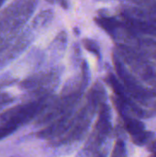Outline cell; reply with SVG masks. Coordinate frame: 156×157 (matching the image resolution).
I'll return each instance as SVG.
<instances>
[{
    "label": "cell",
    "instance_id": "obj_1",
    "mask_svg": "<svg viewBox=\"0 0 156 157\" xmlns=\"http://www.w3.org/2000/svg\"><path fill=\"white\" fill-rule=\"evenodd\" d=\"M37 5L38 0H14L0 12V52L16 40Z\"/></svg>",
    "mask_w": 156,
    "mask_h": 157
},
{
    "label": "cell",
    "instance_id": "obj_2",
    "mask_svg": "<svg viewBox=\"0 0 156 157\" xmlns=\"http://www.w3.org/2000/svg\"><path fill=\"white\" fill-rule=\"evenodd\" d=\"M51 102V97L46 96L12 107L0 114V125L11 124L17 128L25 125L39 116Z\"/></svg>",
    "mask_w": 156,
    "mask_h": 157
},
{
    "label": "cell",
    "instance_id": "obj_3",
    "mask_svg": "<svg viewBox=\"0 0 156 157\" xmlns=\"http://www.w3.org/2000/svg\"><path fill=\"white\" fill-rule=\"evenodd\" d=\"M60 75L61 71L58 68L39 72L22 80L19 83V87L29 91L32 97H36L35 99L46 97L57 86Z\"/></svg>",
    "mask_w": 156,
    "mask_h": 157
},
{
    "label": "cell",
    "instance_id": "obj_4",
    "mask_svg": "<svg viewBox=\"0 0 156 157\" xmlns=\"http://www.w3.org/2000/svg\"><path fill=\"white\" fill-rule=\"evenodd\" d=\"M36 32H39V30L30 24L26 30L21 32L19 36L13 40L12 43L0 52V69L9 64L28 48L35 39Z\"/></svg>",
    "mask_w": 156,
    "mask_h": 157
},
{
    "label": "cell",
    "instance_id": "obj_5",
    "mask_svg": "<svg viewBox=\"0 0 156 157\" xmlns=\"http://www.w3.org/2000/svg\"><path fill=\"white\" fill-rule=\"evenodd\" d=\"M125 24H127L134 31L139 30L143 33L156 36V20L136 18L132 16L122 14Z\"/></svg>",
    "mask_w": 156,
    "mask_h": 157
},
{
    "label": "cell",
    "instance_id": "obj_6",
    "mask_svg": "<svg viewBox=\"0 0 156 157\" xmlns=\"http://www.w3.org/2000/svg\"><path fill=\"white\" fill-rule=\"evenodd\" d=\"M67 34L65 31L58 33L48 48L49 63H56L63 55L67 46Z\"/></svg>",
    "mask_w": 156,
    "mask_h": 157
},
{
    "label": "cell",
    "instance_id": "obj_7",
    "mask_svg": "<svg viewBox=\"0 0 156 157\" xmlns=\"http://www.w3.org/2000/svg\"><path fill=\"white\" fill-rule=\"evenodd\" d=\"M52 18H53V11L52 10H51V9L43 10V11L40 12L34 17V19L31 22V25L40 31L41 29H45L51 23Z\"/></svg>",
    "mask_w": 156,
    "mask_h": 157
},
{
    "label": "cell",
    "instance_id": "obj_8",
    "mask_svg": "<svg viewBox=\"0 0 156 157\" xmlns=\"http://www.w3.org/2000/svg\"><path fill=\"white\" fill-rule=\"evenodd\" d=\"M106 82L113 89V91L117 97L121 98H125L130 96V94L128 93L125 86L119 81L117 76H115L113 74L109 73L108 75V76L106 77Z\"/></svg>",
    "mask_w": 156,
    "mask_h": 157
},
{
    "label": "cell",
    "instance_id": "obj_9",
    "mask_svg": "<svg viewBox=\"0 0 156 157\" xmlns=\"http://www.w3.org/2000/svg\"><path fill=\"white\" fill-rule=\"evenodd\" d=\"M124 127L127 132H129L131 136L142 132L145 129L144 124L141 121L131 117L124 118Z\"/></svg>",
    "mask_w": 156,
    "mask_h": 157
},
{
    "label": "cell",
    "instance_id": "obj_10",
    "mask_svg": "<svg viewBox=\"0 0 156 157\" xmlns=\"http://www.w3.org/2000/svg\"><path fill=\"white\" fill-rule=\"evenodd\" d=\"M82 45L84 46V48L89 52L90 53H92L99 62L101 61L102 59V56H101V50H100V47L98 45V43L92 40V39H88V38H85L82 40Z\"/></svg>",
    "mask_w": 156,
    "mask_h": 157
},
{
    "label": "cell",
    "instance_id": "obj_11",
    "mask_svg": "<svg viewBox=\"0 0 156 157\" xmlns=\"http://www.w3.org/2000/svg\"><path fill=\"white\" fill-rule=\"evenodd\" d=\"M154 139V133L149 131H143L142 132L132 136V142L136 145L143 146L149 143H151Z\"/></svg>",
    "mask_w": 156,
    "mask_h": 157
},
{
    "label": "cell",
    "instance_id": "obj_12",
    "mask_svg": "<svg viewBox=\"0 0 156 157\" xmlns=\"http://www.w3.org/2000/svg\"><path fill=\"white\" fill-rule=\"evenodd\" d=\"M18 128L11 125V124H4V125H0V140L9 136L10 134L14 133Z\"/></svg>",
    "mask_w": 156,
    "mask_h": 157
},
{
    "label": "cell",
    "instance_id": "obj_13",
    "mask_svg": "<svg viewBox=\"0 0 156 157\" xmlns=\"http://www.w3.org/2000/svg\"><path fill=\"white\" fill-rule=\"evenodd\" d=\"M71 62L74 63V64H76L78 63H82L81 62V49H80V46L77 43H74V45L73 46L72 55H71Z\"/></svg>",
    "mask_w": 156,
    "mask_h": 157
},
{
    "label": "cell",
    "instance_id": "obj_14",
    "mask_svg": "<svg viewBox=\"0 0 156 157\" xmlns=\"http://www.w3.org/2000/svg\"><path fill=\"white\" fill-rule=\"evenodd\" d=\"M125 155V145L122 141H118L114 149L113 157H124Z\"/></svg>",
    "mask_w": 156,
    "mask_h": 157
},
{
    "label": "cell",
    "instance_id": "obj_15",
    "mask_svg": "<svg viewBox=\"0 0 156 157\" xmlns=\"http://www.w3.org/2000/svg\"><path fill=\"white\" fill-rule=\"evenodd\" d=\"M14 97L6 92H0V106L10 104L14 101Z\"/></svg>",
    "mask_w": 156,
    "mask_h": 157
},
{
    "label": "cell",
    "instance_id": "obj_16",
    "mask_svg": "<svg viewBox=\"0 0 156 157\" xmlns=\"http://www.w3.org/2000/svg\"><path fill=\"white\" fill-rule=\"evenodd\" d=\"M147 83L150 84L153 86V88L150 90V92L153 95V97L156 96V72H154V75L147 80Z\"/></svg>",
    "mask_w": 156,
    "mask_h": 157
},
{
    "label": "cell",
    "instance_id": "obj_17",
    "mask_svg": "<svg viewBox=\"0 0 156 157\" xmlns=\"http://www.w3.org/2000/svg\"><path fill=\"white\" fill-rule=\"evenodd\" d=\"M59 5L63 8V9H68L69 8V1L68 0H56Z\"/></svg>",
    "mask_w": 156,
    "mask_h": 157
},
{
    "label": "cell",
    "instance_id": "obj_18",
    "mask_svg": "<svg viewBox=\"0 0 156 157\" xmlns=\"http://www.w3.org/2000/svg\"><path fill=\"white\" fill-rule=\"evenodd\" d=\"M149 150H150L152 153H156V141L152 142V143L149 144Z\"/></svg>",
    "mask_w": 156,
    "mask_h": 157
},
{
    "label": "cell",
    "instance_id": "obj_19",
    "mask_svg": "<svg viewBox=\"0 0 156 157\" xmlns=\"http://www.w3.org/2000/svg\"><path fill=\"white\" fill-rule=\"evenodd\" d=\"M93 157H107V153L106 152H99L94 155Z\"/></svg>",
    "mask_w": 156,
    "mask_h": 157
},
{
    "label": "cell",
    "instance_id": "obj_20",
    "mask_svg": "<svg viewBox=\"0 0 156 157\" xmlns=\"http://www.w3.org/2000/svg\"><path fill=\"white\" fill-rule=\"evenodd\" d=\"M74 33H75L76 35H79V34H80V31H79L78 28H74Z\"/></svg>",
    "mask_w": 156,
    "mask_h": 157
},
{
    "label": "cell",
    "instance_id": "obj_21",
    "mask_svg": "<svg viewBox=\"0 0 156 157\" xmlns=\"http://www.w3.org/2000/svg\"><path fill=\"white\" fill-rule=\"evenodd\" d=\"M46 2H48L49 4H53L55 2V0H45Z\"/></svg>",
    "mask_w": 156,
    "mask_h": 157
},
{
    "label": "cell",
    "instance_id": "obj_22",
    "mask_svg": "<svg viewBox=\"0 0 156 157\" xmlns=\"http://www.w3.org/2000/svg\"><path fill=\"white\" fill-rule=\"evenodd\" d=\"M5 1H6V0H0V7L3 6V4L5 3Z\"/></svg>",
    "mask_w": 156,
    "mask_h": 157
},
{
    "label": "cell",
    "instance_id": "obj_23",
    "mask_svg": "<svg viewBox=\"0 0 156 157\" xmlns=\"http://www.w3.org/2000/svg\"><path fill=\"white\" fill-rule=\"evenodd\" d=\"M149 157H156V153H153Z\"/></svg>",
    "mask_w": 156,
    "mask_h": 157
}]
</instances>
